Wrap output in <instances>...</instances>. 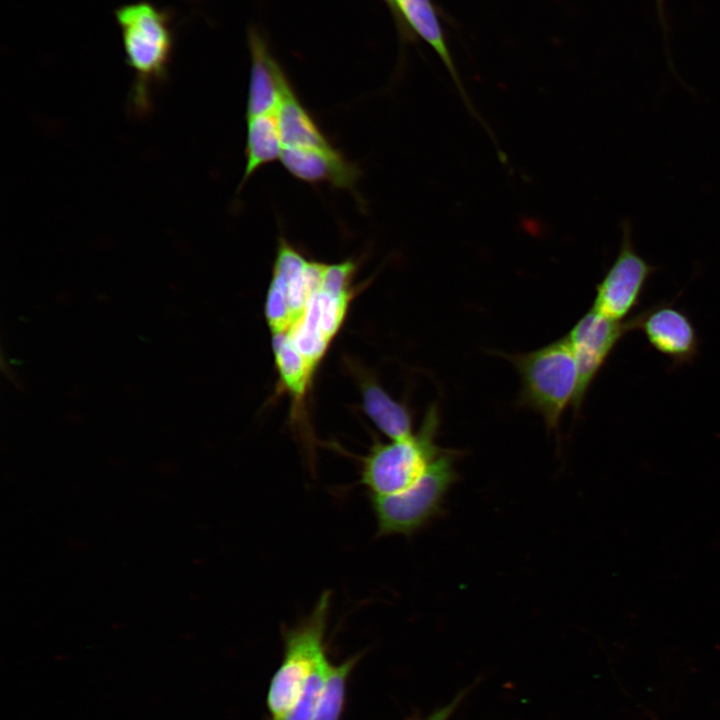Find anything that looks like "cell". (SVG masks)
<instances>
[{"mask_svg": "<svg viewBox=\"0 0 720 720\" xmlns=\"http://www.w3.org/2000/svg\"><path fill=\"white\" fill-rule=\"evenodd\" d=\"M648 344L675 366L693 361L699 350L696 327L688 314L677 305L663 301L630 317Z\"/></svg>", "mask_w": 720, "mask_h": 720, "instance_id": "30bf717a", "label": "cell"}, {"mask_svg": "<svg viewBox=\"0 0 720 720\" xmlns=\"http://www.w3.org/2000/svg\"><path fill=\"white\" fill-rule=\"evenodd\" d=\"M362 409L380 432L390 440L405 439L413 432V419L407 405L392 398L374 379L360 380Z\"/></svg>", "mask_w": 720, "mask_h": 720, "instance_id": "5bb4252c", "label": "cell"}, {"mask_svg": "<svg viewBox=\"0 0 720 720\" xmlns=\"http://www.w3.org/2000/svg\"><path fill=\"white\" fill-rule=\"evenodd\" d=\"M654 271L655 267L636 253L625 230L616 259L596 286L591 308L612 320H627L639 305Z\"/></svg>", "mask_w": 720, "mask_h": 720, "instance_id": "9c48e42d", "label": "cell"}, {"mask_svg": "<svg viewBox=\"0 0 720 720\" xmlns=\"http://www.w3.org/2000/svg\"><path fill=\"white\" fill-rule=\"evenodd\" d=\"M272 350L279 385L298 407L308 393L316 368L295 349L286 332L272 334Z\"/></svg>", "mask_w": 720, "mask_h": 720, "instance_id": "9a60e30c", "label": "cell"}, {"mask_svg": "<svg viewBox=\"0 0 720 720\" xmlns=\"http://www.w3.org/2000/svg\"><path fill=\"white\" fill-rule=\"evenodd\" d=\"M468 689L461 690L449 703L437 708L426 717H416L411 720H449L456 708L468 693Z\"/></svg>", "mask_w": 720, "mask_h": 720, "instance_id": "d6986e66", "label": "cell"}, {"mask_svg": "<svg viewBox=\"0 0 720 720\" xmlns=\"http://www.w3.org/2000/svg\"><path fill=\"white\" fill-rule=\"evenodd\" d=\"M328 662L327 658L312 675L295 706L278 720H314Z\"/></svg>", "mask_w": 720, "mask_h": 720, "instance_id": "ac0fdd59", "label": "cell"}, {"mask_svg": "<svg viewBox=\"0 0 720 720\" xmlns=\"http://www.w3.org/2000/svg\"><path fill=\"white\" fill-rule=\"evenodd\" d=\"M326 264L308 259L284 238L278 241L264 314L272 332L289 331L319 289Z\"/></svg>", "mask_w": 720, "mask_h": 720, "instance_id": "52a82bcc", "label": "cell"}, {"mask_svg": "<svg viewBox=\"0 0 720 720\" xmlns=\"http://www.w3.org/2000/svg\"><path fill=\"white\" fill-rule=\"evenodd\" d=\"M520 378L518 404L536 412L548 431L557 433L579 390L578 366L567 337L525 353H501Z\"/></svg>", "mask_w": 720, "mask_h": 720, "instance_id": "6da1fadb", "label": "cell"}, {"mask_svg": "<svg viewBox=\"0 0 720 720\" xmlns=\"http://www.w3.org/2000/svg\"><path fill=\"white\" fill-rule=\"evenodd\" d=\"M115 18L120 28L126 62L135 73L132 101L136 112L150 108V90L167 76L174 33L166 10L141 1L119 7Z\"/></svg>", "mask_w": 720, "mask_h": 720, "instance_id": "7a4b0ae2", "label": "cell"}, {"mask_svg": "<svg viewBox=\"0 0 720 720\" xmlns=\"http://www.w3.org/2000/svg\"><path fill=\"white\" fill-rule=\"evenodd\" d=\"M388 6L392 9L394 16L397 17L396 0H385Z\"/></svg>", "mask_w": 720, "mask_h": 720, "instance_id": "ffe728a7", "label": "cell"}, {"mask_svg": "<svg viewBox=\"0 0 720 720\" xmlns=\"http://www.w3.org/2000/svg\"><path fill=\"white\" fill-rule=\"evenodd\" d=\"M246 164L241 185L261 167L280 159L282 143L277 114L246 118Z\"/></svg>", "mask_w": 720, "mask_h": 720, "instance_id": "2e32d148", "label": "cell"}, {"mask_svg": "<svg viewBox=\"0 0 720 720\" xmlns=\"http://www.w3.org/2000/svg\"><path fill=\"white\" fill-rule=\"evenodd\" d=\"M396 7L401 28L409 27L411 31L434 49L450 73L467 108L477 116L455 68L438 15L431 0H396Z\"/></svg>", "mask_w": 720, "mask_h": 720, "instance_id": "4fadbf2b", "label": "cell"}, {"mask_svg": "<svg viewBox=\"0 0 720 720\" xmlns=\"http://www.w3.org/2000/svg\"><path fill=\"white\" fill-rule=\"evenodd\" d=\"M456 457L457 451L442 449L407 488L389 495H369L377 535H412L438 514L457 477Z\"/></svg>", "mask_w": 720, "mask_h": 720, "instance_id": "5b68a950", "label": "cell"}, {"mask_svg": "<svg viewBox=\"0 0 720 720\" xmlns=\"http://www.w3.org/2000/svg\"><path fill=\"white\" fill-rule=\"evenodd\" d=\"M355 272L356 264L350 260L326 264L319 289L287 331L295 349L315 368L344 324L354 296Z\"/></svg>", "mask_w": 720, "mask_h": 720, "instance_id": "8992f818", "label": "cell"}, {"mask_svg": "<svg viewBox=\"0 0 720 720\" xmlns=\"http://www.w3.org/2000/svg\"><path fill=\"white\" fill-rule=\"evenodd\" d=\"M439 426V408L433 403L427 408L417 432L410 437L374 441L361 458L360 484L369 495L394 494L415 482L442 451L435 442Z\"/></svg>", "mask_w": 720, "mask_h": 720, "instance_id": "277c9868", "label": "cell"}, {"mask_svg": "<svg viewBox=\"0 0 720 720\" xmlns=\"http://www.w3.org/2000/svg\"><path fill=\"white\" fill-rule=\"evenodd\" d=\"M249 47L251 70L246 118L277 114L282 90L289 80L257 31L249 32Z\"/></svg>", "mask_w": 720, "mask_h": 720, "instance_id": "8fae6325", "label": "cell"}, {"mask_svg": "<svg viewBox=\"0 0 720 720\" xmlns=\"http://www.w3.org/2000/svg\"><path fill=\"white\" fill-rule=\"evenodd\" d=\"M359 659V655H354L339 664L328 662L314 720H341L347 682Z\"/></svg>", "mask_w": 720, "mask_h": 720, "instance_id": "e0dca14e", "label": "cell"}, {"mask_svg": "<svg viewBox=\"0 0 720 720\" xmlns=\"http://www.w3.org/2000/svg\"><path fill=\"white\" fill-rule=\"evenodd\" d=\"M633 330L631 318L612 320L590 308L566 335L579 372V390L573 405L577 413L585 396L620 340Z\"/></svg>", "mask_w": 720, "mask_h": 720, "instance_id": "ba28073f", "label": "cell"}, {"mask_svg": "<svg viewBox=\"0 0 720 720\" xmlns=\"http://www.w3.org/2000/svg\"><path fill=\"white\" fill-rule=\"evenodd\" d=\"M330 601V593H322L306 618L283 631V658L266 697L271 720L282 718L295 706L312 675L327 659L324 640Z\"/></svg>", "mask_w": 720, "mask_h": 720, "instance_id": "3957f363", "label": "cell"}, {"mask_svg": "<svg viewBox=\"0 0 720 720\" xmlns=\"http://www.w3.org/2000/svg\"><path fill=\"white\" fill-rule=\"evenodd\" d=\"M277 120L282 150L329 151V142L288 81L282 91Z\"/></svg>", "mask_w": 720, "mask_h": 720, "instance_id": "7c38bea8", "label": "cell"}]
</instances>
